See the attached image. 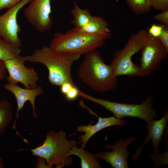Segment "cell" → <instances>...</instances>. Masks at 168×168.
Here are the masks:
<instances>
[{
  "instance_id": "6da1fadb",
  "label": "cell",
  "mask_w": 168,
  "mask_h": 168,
  "mask_svg": "<svg viewBox=\"0 0 168 168\" xmlns=\"http://www.w3.org/2000/svg\"><path fill=\"white\" fill-rule=\"evenodd\" d=\"M81 55L53 51L49 46L44 45L36 49L30 55L23 56L25 61L40 63L48 70V80L52 85L60 86L65 83L76 86L71 75L73 63L78 60Z\"/></svg>"
},
{
  "instance_id": "7a4b0ae2",
  "label": "cell",
  "mask_w": 168,
  "mask_h": 168,
  "mask_svg": "<svg viewBox=\"0 0 168 168\" xmlns=\"http://www.w3.org/2000/svg\"><path fill=\"white\" fill-rule=\"evenodd\" d=\"M112 36L110 33H87L74 27L55 33L49 46L55 52L85 55L103 46Z\"/></svg>"
},
{
  "instance_id": "3957f363",
  "label": "cell",
  "mask_w": 168,
  "mask_h": 168,
  "mask_svg": "<svg viewBox=\"0 0 168 168\" xmlns=\"http://www.w3.org/2000/svg\"><path fill=\"white\" fill-rule=\"evenodd\" d=\"M85 55L78 69L82 82L92 90L104 92L115 90L118 80L110 65L105 63L100 52L96 50Z\"/></svg>"
},
{
  "instance_id": "277c9868",
  "label": "cell",
  "mask_w": 168,
  "mask_h": 168,
  "mask_svg": "<svg viewBox=\"0 0 168 168\" xmlns=\"http://www.w3.org/2000/svg\"><path fill=\"white\" fill-rule=\"evenodd\" d=\"M77 145L74 140H68L65 132L51 130L47 133L41 145L30 150L33 155L44 159L49 168L55 165L60 168L71 164L72 159L67 155L71 149Z\"/></svg>"
},
{
  "instance_id": "5b68a950",
  "label": "cell",
  "mask_w": 168,
  "mask_h": 168,
  "mask_svg": "<svg viewBox=\"0 0 168 168\" xmlns=\"http://www.w3.org/2000/svg\"><path fill=\"white\" fill-rule=\"evenodd\" d=\"M148 35L147 31L143 29L132 34L124 47L115 53L110 65L116 77L121 75L146 76L140 65L132 62V57L144 47Z\"/></svg>"
},
{
  "instance_id": "8992f818",
  "label": "cell",
  "mask_w": 168,
  "mask_h": 168,
  "mask_svg": "<svg viewBox=\"0 0 168 168\" xmlns=\"http://www.w3.org/2000/svg\"><path fill=\"white\" fill-rule=\"evenodd\" d=\"M79 96L97 103L113 113L116 118L123 119L125 117H135L147 122L156 118V110L152 107L153 101L148 95L140 104H126L99 99L79 91Z\"/></svg>"
},
{
  "instance_id": "52a82bcc",
  "label": "cell",
  "mask_w": 168,
  "mask_h": 168,
  "mask_svg": "<svg viewBox=\"0 0 168 168\" xmlns=\"http://www.w3.org/2000/svg\"><path fill=\"white\" fill-rule=\"evenodd\" d=\"M141 52L140 66L146 76L158 70L161 61L166 59L168 55V50L159 37L149 34L146 43Z\"/></svg>"
},
{
  "instance_id": "ba28073f",
  "label": "cell",
  "mask_w": 168,
  "mask_h": 168,
  "mask_svg": "<svg viewBox=\"0 0 168 168\" xmlns=\"http://www.w3.org/2000/svg\"><path fill=\"white\" fill-rule=\"evenodd\" d=\"M4 62L8 73V76L5 78L8 83L17 84L20 82L27 89H34L38 86L39 76L34 69L27 68L25 66L26 61L23 56L19 55Z\"/></svg>"
},
{
  "instance_id": "9c48e42d",
  "label": "cell",
  "mask_w": 168,
  "mask_h": 168,
  "mask_svg": "<svg viewBox=\"0 0 168 168\" xmlns=\"http://www.w3.org/2000/svg\"><path fill=\"white\" fill-rule=\"evenodd\" d=\"M32 1L22 0L0 16V37L17 47L21 48L22 44L18 36L21 29L17 22V15L21 9Z\"/></svg>"
},
{
  "instance_id": "30bf717a",
  "label": "cell",
  "mask_w": 168,
  "mask_h": 168,
  "mask_svg": "<svg viewBox=\"0 0 168 168\" xmlns=\"http://www.w3.org/2000/svg\"><path fill=\"white\" fill-rule=\"evenodd\" d=\"M51 0H32L24 10L25 17L37 30L49 31L53 24L50 17Z\"/></svg>"
},
{
  "instance_id": "8fae6325",
  "label": "cell",
  "mask_w": 168,
  "mask_h": 168,
  "mask_svg": "<svg viewBox=\"0 0 168 168\" xmlns=\"http://www.w3.org/2000/svg\"><path fill=\"white\" fill-rule=\"evenodd\" d=\"M138 138L130 137L125 140L121 138L112 146L106 144V147L112 149V151H101L94 155L97 159L108 162L113 168H128L127 158L130 156V153L127 150V147L131 142Z\"/></svg>"
},
{
  "instance_id": "7c38bea8",
  "label": "cell",
  "mask_w": 168,
  "mask_h": 168,
  "mask_svg": "<svg viewBox=\"0 0 168 168\" xmlns=\"http://www.w3.org/2000/svg\"><path fill=\"white\" fill-rule=\"evenodd\" d=\"M4 88L11 92L14 96L17 102V109L13 128L16 127V121L19 118V113L23 108L26 102L29 100L32 107L33 117L35 119L37 114L35 111V100L36 97L44 93V90L41 86H38L33 89H27L21 88L17 84H6Z\"/></svg>"
},
{
  "instance_id": "4fadbf2b",
  "label": "cell",
  "mask_w": 168,
  "mask_h": 168,
  "mask_svg": "<svg viewBox=\"0 0 168 168\" xmlns=\"http://www.w3.org/2000/svg\"><path fill=\"white\" fill-rule=\"evenodd\" d=\"M168 121V110L163 117L158 120L154 119L147 122L146 128L148 133L143 144L136 150L132 157L133 161L137 160L142 152L143 147L147 142L152 140L151 144L154 150V154L158 153V147L163 137L164 130Z\"/></svg>"
},
{
  "instance_id": "5bb4252c",
  "label": "cell",
  "mask_w": 168,
  "mask_h": 168,
  "mask_svg": "<svg viewBox=\"0 0 168 168\" xmlns=\"http://www.w3.org/2000/svg\"><path fill=\"white\" fill-rule=\"evenodd\" d=\"M98 118L97 123L94 125L91 123L86 126H79L77 127L76 130L79 132H84V135H82L79 137V143H82L81 147L84 149L85 146L90 138L95 133L99 131L108 127L119 125L124 126L125 120L119 119L115 116L108 118H102L97 116Z\"/></svg>"
},
{
  "instance_id": "9a60e30c",
  "label": "cell",
  "mask_w": 168,
  "mask_h": 168,
  "mask_svg": "<svg viewBox=\"0 0 168 168\" xmlns=\"http://www.w3.org/2000/svg\"><path fill=\"white\" fill-rule=\"evenodd\" d=\"M75 155L78 156L81 160V166L82 168H101L97 159L94 154L84 149L76 146L73 147L68 154V156Z\"/></svg>"
},
{
  "instance_id": "2e32d148",
  "label": "cell",
  "mask_w": 168,
  "mask_h": 168,
  "mask_svg": "<svg viewBox=\"0 0 168 168\" xmlns=\"http://www.w3.org/2000/svg\"><path fill=\"white\" fill-rule=\"evenodd\" d=\"M108 24L103 17L99 16H92L90 21L85 26L78 29L82 32L96 34L101 32L110 33Z\"/></svg>"
},
{
  "instance_id": "e0dca14e",
  "label": "cell",
  "mask_w": 168,
  "mask_h": 168,
  "mask_svg": "<svg viewBox=\"0 0 168 168\" xmlns=\"http://www.w3.org/2000/svg\"><path fill=\"white\" fill-rule=\"evenodd\" d=\"M13 116V107L7 100L0 101V136L5 132L11 123Z\"/></svg>"
},
{
  "instance_id": "ac0fdd59",
  "label": "cell",
  "mask_w": 168,
  "mask_h": 168,
  "mask_svg": "<svg viewBox=\"0 0 168 168\" xmlns=\"http://www.w3.org/2000/svg\"><path fill=\"white\" fill-rule=\"evenodd\" d=\"M73 19L71 22L75 28L79 29L86 24L91 20L92 16L88 9L80 8L75 2L74 7L71 11Z\"/></svg>"
},
{
  "instance_id": "d6986e66",
  "label": "cell",
  "mask_w": 168,
  "mask_h": 168,
  "mask_svg": "<svg viewBox=\"0 0 168 168\" xmlns=\"http://www.w3.org/2000/svg\"><path fill=\"white\" fill-rule=\"evenodd\" d=\"M20 48L16 47L0 37V60L4 61L13 58L21 52Z\"/></svg>"
},
{
  "instance_id": "ffe728a7",
  "label": "cell",
  "mask_w": 168,
  "mask_h": 168,
  "mask_svg": "<svg viewBox=\"0 0 168 168\" xmlns=\"http://www.w3.org/2000/svg\"><path fill=\"white\" fill-rule=\"evenodd\" d=\"M133 13L137 15L149 12L151 7V0H126Z\"/></svg>"
},
{
  "instance_id": "44dd1931",
  "label": "cell",
  "mask_w": 168,
  "mask_h": 168,
  "mask_svg": "<svg viewBox=\"0 0 168 168\" xmlns=\"http://www.w3.org/2000/svg\"><path fill=\"white\" fill-rule=\"evenodd\" d=\"M168 153L167 152L162 155L154 154L149 156V158L153 160L155 162L154 167L168 164Z\"/></svg>"
},
{
  "instance_id": "7402d4cb",
  "label": "cell",
  "mask_w": 168,
  "mask_h": 168,
  "mask_svg": "<svg viewBox=\"0 0 168 168\" xmlns=\"http://www.w3.org/2000/svg\"><path fill=\"white\" fill-rule=\"evenodd\" d=\"M151 7L162 12L168 11V0H151Z\"/></svg>"
},
{
  "instance_id": "603a6c76",
  "label": "cell",
  "mask_w": 168,
  "mask_h": 168,
  "mask_svg": "<svg viewBox=\"0 0 168 168\" xmlns=\"http://www.w3.org/2000/svg\"><path fill=\"white\" fill-rule=\"evenodd\" d=\"M164 25L153 24L149 28L148 34L154 37H158L161 34Z\"/></svg>"
},
{
  "instance_id": "cb8c5ba5",
  "label": "cell",
  "mask_w": 168,
  "mask_h": 168,
  "mask_svg": "<svg viewBox=\"0 0 168 168\" xmlns=\"http://www.w3.org/2000/svg\"><path fill=\"white\" fill-rule=\"evenodd\" d=\"M154 18L164 25L168 26V11L162 12L154 15Z\"/></svg>"
},
{
  "instance_id": "d4e9b609",
  "label": "cell",
  "mask_w": 168,
  "mask_h": 168,
  "mask_svg": "<svg viewBox=\"0 0 168 168\" xmlns=\"http://www.w3.org/2000/svg\"><path fill=\"white\" fill-rule=\"evenodd\" d=\"M158 37L168 50V26L164 25L162 32Z\"/></svg>"
},
{
  "instance_id": "484cf974",
  "label": "cell",
  "mask_w": 168,
  "mask_h": 168,
  "mask_svg": "<svg viewBox=\"0 0 168 168\" xmlns=\"http://www.w3.org/2000/svg\"><path fill=\"white\" fill-rule=\"evenodd\" d=\"M22 0H0V11L6 8L9 9Z\"/></svg>"
},
{
  "instance_id": "4316f807",
  "label": "cell",
  "mask_w": 168,
  "mask_h": 168,
  "mask_svg": "<svg viewBox=\"0 0 168 168\" xmlns=\"http://www.w3.org/2000/svg\"><path fill=\"white\" fill-rule=\"evenodd\" d=\"M79 90L77 87H72L64 95L66 99L68 100H73L79 96Z\"/></svg>"
},
{
  "instance_id": "83f0119b",
  "label": "cell",
  "mask_w": 168,
  "mask_h": 168,
  "mask_svg": "<svg viewBox=\"0 0 168 168\" xmlns=\"http://www.w3.org/2000/svg\"><path fill=\"white\" fill-rule=\"evenodd\" d=\"M7 70L4 61L0 60V82L5 78Z\"/></svg>"
},
{
  "instance_id": "f1b7e54d",
  "label": "cell",
  "mask_w": 168,
  "mask_h": 168,
  "mask_svg": "<svg viewBox=\"0 0 168 168\" xmlns=\"http://www.w3.org/2000/svg\"><path fill=\"white\" fill-rule=\"evenodd\" d=\"M60 87L61 92L64 95L66 94L72 87H76L69 83H65L61 86Z\"/></svg>"
},
{
  "instance_id": "f546056e",
  "label": "cell",
  "mask_w": 168,
  "mask_h": 168,
  "mask_svg": "<svg viewBox=\"0 0 168 168\" xmlns=\"http://www.w3.org/2000/svg\"><path fill=\"white\" fill-rule=\"evenodd\" d=\"M3 164L2 158L0 157V168H3Z\"/></svg>"
}]
</instances>
